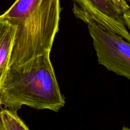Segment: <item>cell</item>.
Returning <instances> with one entry per match:
<instances>
[{"mask_svg":"<svg viewBox=\"0 0 130 130\" xmlns=\"http://www.w3.org/2000/svg\"><path fill=\"white\" fill-rule=\"evenodd\" d=\"M50 55L46 52L10 66L0 91V105L17 111L24 105L59 111L66 101Z\"/></svg>","mask_w":130,"mask_h":130,"instance_id":"1","label":"cell"},{"mask_svg":"<svg viewBox=\"0 0 130 130\" xmlns=\"http://www.w3.org/2000/svg\"><path fill=\"white\" fill-rule=\"evenodd\" d=\"M60 12V0H15L0 15L17 26L10 66L51 52Z\"/></svg>","mask_w":130,"mask_h":130,"instance_id":"2","label":"cell"},{"mask_svg":"<svg viewBox=\"0 0 130 130\" xmlns=\"http://www.w3.org/2000/svg\"><path fill=\"white\" fill-rule=\"evenodd\" d=\"M99 64L130 80V43L94 22L87 23Z\"/></svg>","mask_w":130,"mask_h":130,"instance_id":"3","label":"cell"},{"mask_svg":"<svg viewBox=\"0 0 130 130\" xmlns=\"http://www.w3.org/2000/svg\"><path fill=\"white\" fill-rule=\"evenodd\" d=\"M76 17L86 24L94 22L103 27L119 34L130 43V32L123 15L112 0H73Z\"/></svg>","mask_w":130,"mask_h":130,"instance_id":"4","label":"cell"},{"mask_svg":"<svg viewBox=\"0 0 130 130\" xmlns=\"http://www.w3.org/2000/svg\"><path fill=\"white\" fill-rule=\"evenodd\" d=\"M16 30V25L0 16V91L10 68Z\"/></svg>","mask_w":130,"mask_h":130,"instance_id":"5","label":"cell"},{"mask_svg":"<svg viewBox=\"0 0 130 130\" xmlns=\"http://www.w3.org/2000/svg\"><path fill=\"white\" fill-rule=\"evenodd\" d=\"M17 110L5 108L0 110V130H28Z\"/></svg>","mask_w":130,"mask_h":130,"instance_id":"6","label":"cell"},{"mask_svg":"<svg viewBox=\"0 0 130 130\" xmlns=\"http://www.w3.org/2000/svg\"><path fill=\"white\" fill-rule=\"evenodd\" d=\"M112 1L114 3L116 7L122 15L130 9V6L127 3L126 0H112Z\"/></svg>","mask_w":130,"mask_h":130,"instance_id":"7","label":"cell"},{"mask_svg":"<svg viewBox=\"0 0 130 130\" xmlns=\"http://www.w3.org/2000/svg\"><path fill=\"white\" fill-rule=\"evenodd\" d=\"M123 17L126 26L130 32V9L123 14Z\"/></svg>","mask_w":130,"mask_h":130,"instance_id":"8","label":"cell"},{"mask_svg":"<svg viewBox=\"0 0 130 130\" xmlns=\"http://www.w3.org/2000/svg\"><path fill=\"white\" fill-rule=\"evenodd\" d=\"M128 1H130V0H128Z\"/></svg>","mask_w":130,"mask_h":130,"instance_id":"9","label":"cell"}]
</instances>
